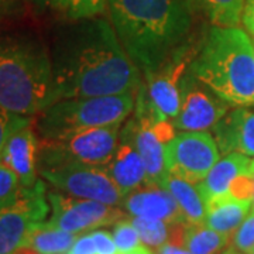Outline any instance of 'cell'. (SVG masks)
<instances>
[{"mask_svg": "<svg viewBox=\"0 0 254 254\" xmlns=\"http://www.w3.org/2000/svg\"><path fill=\"white\" fill-rule=\"evenodd\" d=\"M50 210L46 185L40 180L33 187H21L13 199L0 205V254L14 253Z\"/></svg>", "mask_w": 254, "mask_h": 254, "instance_id": "7", "label": "cell"}, {"mask_svg": "<svg viewBox=\"0 0 254 254\" xmlns=\"http://www.w3.org/2000/svg\"><path fill=\"white\" fill-rule=\"evenodd\" d=\"M215 128V137L219 150L225 155L240 153L254 157V112L239 109L225 115Z\"/></svg>", "mask_w": 254, "mask_h": 254, "instance_id": "16", "label": "cell"}, {"mask_svg": "<svg viewBox=\"0 0 254 254\" xmlns=\"http://www.w3.org/2000/svg\"><path fill=\"white\" fill-rule=\"evenodd\" d=\"M7 3V0H0V11H1V9L4 7V4Z\"/></svg>", "mask_w": 254, "mask_h": 254, "instance_id": "34", "label": "cell"}, {"mask_svg": "<svg viewBox=\"0 0 254 254\" xmlns=\"http://www.w3.org/2000/svg\"><path fill=\"white\" fill-rule=\"evenodd\" d=\"M91 235L98 254H120L118 246L113 240V236L108 230L95 229L93 232H91Z\"/></svg>", "mask_w": 254, "mask_h": 254, "instance_id": "28", "label": "cell"}, {"mask_svg": "<svg viewBox=\"0 0 254 254\" xmlns=\"http://www.w3.org/2000/svg\"><path fill=\"white\" fill-rule=\"evenodd\" d=\"M252 160L240 153H229L212 167L208 175L196 184L205 203L229 195V190L239 175L250 170Z\"/></svg>", "mask_w": 254, "mask_h": 254, "instance_id": "17", "label": "cell"}, {"mask_svg": "<svg viewBox=\"0 0 254 254\" xmlns=\"http://www.w3.org/2000/svg\"><path fill=\"white\" fill-rule=\"evenodd\" d=\"M76 239V233L65 232L44 220L33 225L21 246H28L40 254H64L71 250Z\"/></svg>", "mask_w": 254, "mask_h": 254, "instance_id": "20", "label": "cell"}, {"mask_svg": "<svg viewBox=\"0 0 254 254\" xmlns=\"http://www.w3.org/2000/svg\"><path fill=\"white\" fill-rule=\"evenodd\" d=\"M249 254H254V247L252 249V250H250V253H249Z\"/></svg>", "mask_w": 254, "mask_h": 254, "instance_id": "36", "label": "cell"}, {"mask_svg": "<svg viewBox=\"0 0 254 254\" xmlns=\"http://www.w3.org/2000/svg\"><path fill=\"white\" fill-rule=\"evenodd\" d=\"M252 208V200L237 199L232 195L220 196L206 203L205 225L222 235L232 237Z\"/></svg>", "mask_w": 254, "mask_h": 254, "instance_id": "18", "label": "cell"}, {"mask_svg": "<svg viewBox=\"0 0 254 254\" xmlns=\"http://www.w3.org/2000/svg\"><path fill=\"white\" fill-rule=\"evenodd\" d=\"M182 51L173 58V61L164 65L155 73L147 75L148 82V100L164 119L177 118L181 106L180 83L185 71V61H182Z\"/></svg>", "mask_w": 254, "mask_h": 254, "instance_id": "14", "label": "cell"}, {"mask_svg": "<svg viewBox=\"0 0 254 254\" xmlns=\"http://www.w3.org/2000/svg\"><path fill=\"white\" fill-rule=\"evenodd\" d=\"M47 198L51 209L48 223L76 235L115 225L118 220L126 218L118 206L98 200L83 199L71 195L66 196L57 192H50Z\"/></svg>", "mask_w": 254, "mask_h": 254, "instance_id": "10", "label": "cell"}, {"mask_svg": "<svg viewBox=\"0 0 254 254\" xmlns=\"http://www.w3.org/2000/svg\"><path fill=\"white\" fill-rule=\"evenodd\" d=\"M38 174L57 190L71 196L122 206L125 195L103 165L66 164L43 168Z\"/></svg>", "mask_w": 254, "mask_h": 254, "instance_id": "8", "label": "cell"}, {"mask_svg": "<svg viewBox=\"0 0 254 254\" xmlns=\"http://www.w3.org/2000/svg\"><path fill=\"white\" fill-rule=\"evenodd\" d=\"M219 145L206 131H182L165 144V170L192 184L200 182L219 161Z\"/></svg>", "mask_w": 254, "mask_h": 254, "instance_id": "9", "label": "cell"}, {"mask_svg": "<svg viewBox=\"0 0 254 254\" xmlns=\"http://www.w3.org/2000/svg\"><path fill=\"white\" fill-rule=\"evenodd\" d=\"M250 171L253 173L254 175V160H252V165H250ZM253 206H254V198H253Z\"/></svg>", "mask_w": 254, "mask_h": 254, "instance_id": "35", "label": "cell"}, {"mask_svg": "<svg viewBox=\"0 0 254 254\" xmlns=\"http://www.w3.org/2000/svg\"><path fill=\"white\" fill-rule=\"evenodd\" d=\"M103 167L125 196L148 182L143 158L134 144L128 125L123 128L109 163Z\"/></svg>", "mask_w": 254, "mask_h": 254, "instance_id": "15", "label": "cell"}, {"mask_svg": "<svg viewBox=\"0 0 254 254\" xmlns=\"http://www.w3.org/2000/svg\"><path fill=\"white\" fill-rule=\"evenodd\" d=\"M242 21L245 24L246 30L254 36V0H247L246 1L245 10L242 14Z\"/></svg>", "mask_w": 254, "mask_h": 254, "instance_id": "29", "label": "cell"}, {"mask_svg": "<svg viewBox=\"0 0 254 254\" xmlns=\"http://www.w3.org/2000/svg\"><path fill=\"white\" fill-rule=\"evenodd\" d=\"M76 21L55 46V102L136 91V64L125 51L115 28L102 18Z\"/></svg>", "mask_w": 254, "mask_h": 254, "instance_id": "1", "label": "cell"}, {"mask_svg": "<svg viewBox=\"0 0 254 254\" xmlns=\"http://www.w3.org/2000/svg\"><path fill=\"white\" fill-rule=\"evenodd\" d=\"M232 247L249 254L254 247V206L232 236Z\"/></svg>", "mask_w": 254, "mask_h": 254, "instance_id": "25", "label": "cell"}, {"mask_svg": "<svg viewBox=\"0 0 254 254\" xmlns=\"http://www.w3.org/2000/svg\"><path fill=\"white\" fill-rule=\"evenodd\" d=\"M220 254H245V253H242V252H239V250H236V249L230 247V249H227V250H223Z\"/></svg>", "mask_w": 254, "mask_h": 254, "instance_id": "33", "label": "cell"}, {"mask_svg": "<svg viewBox=\"0 0 254 254\" xmlns=\"http://www.w3.org/2000/svg\"><path fill=\"white\" fill-rule=\"evenodd\" d=\"M190 72L229 105H254V46L243 30L213 26Z\"/></svg>", "mask_w": 254, "mask_h": 254, "instance_id": "3", "label": "cell"}, {"mask_svg": "<svg viewBox=\"0 0 254 254\" xmlns=\"http://www.w3.org/2000/svg\"><path fill=\"white\" fill-rule=\"evenodd\" d=\"M193 0H108L110 18L130 60L145 75L181 53L192 27Z\"/></svg>", "mask_w": 254, "mask_h": 254, "instance_id": "2", "label": "cell"}, {"mask_svg": "<svg viewBox=\"0 0 254 254\" xmlns=\"http://www.w3.org/2000/svg\"><path fill=\"white\" fill-rule=\"evenodd\" d=\"M230 242L232 237L219 233L205 223H188L184 232L182 247H185L190 254H220L223 250H226Z\"/></svg>", "mask_w": 254, "mask_h": 254, "instance_id": "21", "label": "cell"}, {"mask_svg": "<svg viewBox=\"0 0 254 254\" xmlns=\"http://www.w3.org/2000/svg\"><path fill=\"white\" fill-rule=\"evenodd\" d=\"M55 102L53 58L24 37L0 40V106L20 116L38 115Z\"/></svg>", "mask_w": 254, "mask_h": 254, "instance_id": "4", "label": "cell"}, {"mask_svg": "<svg viewBox=\"0 0 254 254\" xmlns=\"http://www.w3.org/2000/svg\"><path fill=\"white\" fill-rule=\"evenodd\" d=\"M112 236L120 253H127L133 249H137L138 246H141V239L137 229L133 226L130 219L127 218L120 219L113 225Z\"/></svg>", "mask_w": 254, "mask_h": 254, "instance_id": "24", "label": "cell"}, {"mask_svg": "<svg viewBox=\"0 0 254 254\" xmlns=\"http://www.w3.org/2000/svg\"><path fill=\"white\" fill-rule=\"evenodd\" d=\"M38 155L40 141L31 120L27 119L9 136L1 150L0 161L17 174L23 187H33L38 181Z\"/></svg>", "mask_w": 254, "mask_h": 254, "instance_id": "12", "label": "cell"}, {"mask_svg": "<svg viewBox=\"0 0 254 254\" xmlns=\"http://www.w3.org/2000/svg\"><path fill=\"white\" fill-rule=\"evenodd\" d=\"M21 182L17 174L0 161V205L11 200L21 190Z\"/></svg>", "mask_w": 254, "mask_h": 254, "instance_id": "26", "label": "cell"}, {"mask_svg": "<svg viewBox=\"0 0 254 254\" xmlns=\"http://www.w3.org/2000/svg\"><path fill=\"white\" fill-rule=\"evenodd\" d=\"M160 185H163L177 200L182 216L190 225H202L206 218V203L192 182L180 178L173 174H167Z\"/></svg>", "mask_w": 254, "mask_h": 254, "instance_id": "19", "label": "cell"}, {"mask_svg": "<svg viewBox=\"0 0 254 254\" xmlns=\"http://www.w3.org/2000/svg\"><path fill=\"white\" fill-rule=\"evenodd\" d=\"M158 254H190L185 247L182 246H177V245H171V243H167L164 245L163 247H160L157 250Z\"/></svg>", "mask_w": 254, "mask_h": 254, "instance_id": "30", "label": "cell"}, {"mask_svg": "<svg viewBox=\"0 0 254 254\" xmlns=\"http://www.w3.org/2000/svg\"><path fill=\"white\" fill-rule=\"evenodd\" d=\"M72 20L91 18L106 9L108 0H37Z\"/></svg>", "mask_w": 254, "mask_h": 254, "instance_id": "23", "label": "cell"}, {"mask_svg": "<svg viewBox=\"0 0 254 254\" xmlns=\"http://www.w3.org/2000/svg\"><path fill=\"white\" fill-rule=\"evenodd\" d=\"M181 106L174 126L184 131H205L218 125L227 113L229 103L222 100L190 72L180 83Z\"/></svg>", "mask_w": 254, "mask_h": 254, "instance_id": "11", "label": "cell"}, {"mask_svg": "<svg viewBox=\"0 0 254 254\" xmlns=\"http://www.w3.org/2000/svg\"><path fill=\"white\" fill-rule=\"evenodd\" d=\"M64 254H65V253H64ZM68 254H69V253H68Z\"/></svg>", "mask_w": 254, "mask_h": 254, "instance_id": "37", "label": "cell"}, {"mask_svg": "<svg viewBox=\"0 0 254 254\" xmlns=\"http://www.w3.org/2000/svg\"><path fill=\"white\" fill-rule=\"evenodd\" d=\"M27 119V116H20V115H14L9 110H6L4 108L0 106V154L1 150L6 144L9 136L17 128L21 123H24Z\"/></svg>", "mask_w": 254, "mask_h": 254, "instance_id": "27", "label": "cell"}, {"mask_svg": "<svg viewBox=\"0 0 254 254\" xmlns=\"http://www.w3.org/2000/svg\"><path fill=\"white\" fill-rule=\"evenodd\" d=\"M133 93L57 100L40 113L37 131L41 140H50L86 128L120 125L134 108Z\"/></svg>", "mask_w": 254, "mask_h": 254, "instance_id": "5", "label": "cell"}, {"mask_svg": "<svg viewBox=\"0 0 254 254\" xmlns=\"http://www.w3.org/2000/svg\"><path fill=\"white\" fill-rule=\"evenodd\" d=\"M13 254H40L37 253L34 249H31V247H28V246H20L17 250L14 252Z\"/></svg>", "mask_w": 254, "mask_h": 254, "instance_id": "31", "label": "cell"}, {"mask_svg": "<svg viewBox=\"0 0 254 254\" xmlns=\"http://www.w3.org/2000/svg\"><path fill=\"white\" fill-rule=\"evenodd\" d=\"M122 206L130 216L155 219L170 223L187 222L177 200L160 184L147 182L133 192L127 193Z\"/></svg>", "mask_w": 254, "mask_h": 254, "instance_id": "13", "label": "cell"}, {"mask_svg": "<svg viewBox=\"0 0 254 254\" xmlns=\"http://www.w3.org/2000/svg\"><path fill=\"white\" fill-rule=\"evenodd\" d=\"M120 125L86 128L58 138L41 140L38 171L66 164L106 165L119 144Z\"/></svg>", "mask_w": 254, "mask_h": 254, "instance_id": "6", "label": "cell"}, {"mask_svg": "<svg viewBox=\"0 0 254 254\" xmlns=\"http://www.w3.org/2000/svg\"><path fill=\"white\" fill-rule=\"evenodd\" d=\"M215 26L236 27L247 0H195Z\"/></svg>", "mask_w": 254, "mask_h": 254, "instance_id": "22", "label": "cell"}, {"mask_svg": "<svg viewBox=\"0 0 254 254\" xmlns=\"http://www.w3.org/2000/svg\"><path fill=\"white\" fill-rule=\"evenodd\" d=\"M120 254H153L150 250H147L144 246H138L137 249H133L127 253H120Z\"/></svg>", "mask_w": 254, "mask_h": 254, "instance_id": "32", "label": "cell"}]
</instances>
